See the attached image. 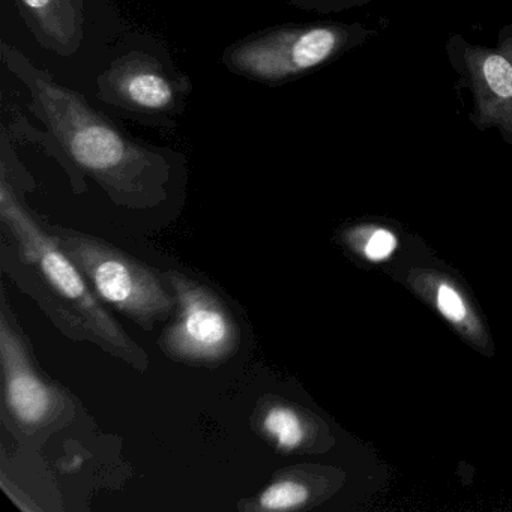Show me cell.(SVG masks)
<instances>
[{
	"label": "cell",
	"mask_w": 512,
	"mask_h": 512,
	"mask_svg": "<svg viewBox=\"0 0 512 512\" xmlns=\"http://www.w3.org/2000/svg\"><path fill=\"white\" fill-rule=\"evenodd\" d=\"M0 56L28 89L32 112L46 125L74 175L94 179L124 208H155L167 199L172 166L166 157L125 136L82 95L56 82L16 47L2 41Z\"/></svg>",
	"instance_id": "cell-1"
},
{
	"label": "cell",
	"mask_w": 512,
	"mask_h": 512,
	"mask_svg": "<svg viewBox=\"0 0 512 512\" xmlns=\"http://www.w3.org/2000/svg\"><path fill=\"white\" fill-rule=\"evenodd\" d=\"M0 220L10 241V248L4 244L2 268L40 305L50 322L70 340L94 344L139 373L148 371L146 350L109 313L49 226L17 197L5 173L0 184Z\"/></svg>",
	"instance_id": "cell-2"
},
{
	"label": "cell",
	"mask_w": 512,
	"mask_h": 512,
	"mask_svg": "<svg viewBox=\"0 0 512 512\" xmlns=\"http://www.w3.org/2000/svg\"><path fill=\"white\" fill-rule=\"evenodd\" d=\"M377 35V29L362 23L277 26L227 47L223 65L230 73L250 82L281 86L332 64Z\"/></svg>",
	"instance_id": "cell-3"
},
{
	"label": "cell",
	"mask_w": 512,
	"mask_h": 512,
	"mask_svg": "<svg viewBox=\"0 0 512 512\" xmlns=\"http://www.w3.org/2000/svg\"><path fill=\"white\" fill-rule=\"evenodd\" d=\"M49 229L104 305L148 332L175 316L176 296L164 272L97 236L61 226Z\"/></svg>",
	"instance_id": "cell-4"
},
{
	"label": "cell",
	"mask_w": 512,
	"mask_h": 512,
	"mask_svg": "<svg viewBox=\"0 0 512 512\" xmlns=\"http://www.w3.org/2000/svg\"><path fill=\"white\" fill-rule=\"evenodd\" d=\"M4 424L20 443H35L73 421V395L44 376L5 293L0 302Z\"/></svg>",
	"instance_id": "cell-5"
},
{
	"label": "cell",
	"mask_w": 512,
	"mask_h": 512,
	"mask_svg": "<svg viewBox=\"0 0 512 512\" xmlns=\"http://www.w3.org/2000/svg\"><path fill=\"white\" fill-rule=\"evenodd\" d=\"M176 296L172 322L158 338L161 352L190 367H218L239 349V328L223 299L179 271L164 272Z\"/></svg>",
	"instance_id": "cell-6"
},
{
	"label": "cell",
	"mask_w": 512,
	"mask_h": 512,
	"mask_svg": "<svg viewBox=\"0 0 512 512\" xmlns=\"http://www.w3.org/2000/svg\"><path fill=\"white\" fill-rule=\"evenodd\" d=\"M445 50L461 88L469 91L473 127L481 133L499 131L512 146V25L500 29L494 46L470 43L452 34Z\"/></svg>",
	"instance_id": "cell-7"
},
{
	"label": "cell",
	"mask_w": 512,
	"mask_h": 512,
	"mask_svg": "<svg viewBox=\"0 0 512 512\" xmlns=\"http://www.w3.org/2000/svg\"><path fill=\"white\" fill-rule=\"evenodd\" d=\"M101 101L136 115H170L179 109L181 88L163 65L143 52L115 59L97 80Z\"/></svg>",
	"instance_id": "cell-8"
},
{
	"label": "cell",
	"mask_w": 512,
	"mask_h": 512,
	"mask_svg": "<svg viewBox=\"0 0 512 512\" xmlns=\"http://www.w3.org/2000/svg\"><path fill=\"white\" fill-rule=\"evenodd\" d=\"M35 40L59 56L76 55L85 40L83 0H16Z\"/></svg>",
	"instance_id": "cell-9"
},
{
	"label": "cell",
	"mask_w": 512,
	"mask_h": 512,
	"mask_svg": "<svg viewBox=\"0 0 512 512\" xmlns=\"http://www.w3.org/2000/svg\"><path fill=\"white\" fill-rule=\"evenodd\" d=\"M251 425L278 454H299L313 440L310 415L275 395L260 398L251 415Z\"/></svg>",
	"instance_id": "cell-10"
},
{
	"label": "cell",
	"mask_w": 512,
	"mask_h": 512,
	"mask_svg": "<svg viewBox=\"0 0 512 512\" xmlns=\"http://www.w3.org/2000/svg\"><path fill=\"white\" fill-rule=\"evenodd\" d=\"M308 476L301 467L281 469L257 496L241 500L238 509L244 512H283L307 508L314 496Z\"/></svg>",
	"instance_id": "cell-11"
},
{
	"label": "cell",
	"mask_w": 512,
	"mask_h": 512,
	"mask_svg": "<svg viewBox=\"0 0 512 512\" xmlns=\"http://www.w3.org/2000/svg\"><path fill=\"white\" fill-rule=\"evenodd\" d=\"M436 304L440 313L449 320V322L463 325L467 320V305L460 293L451 286V284H440L436 292Z\"/></svg>",
	"instance_id": "cell-12"
},
{
	"label": "cell",
	"mask_w": 512,
	"mask_h": 512,
	"mask_svg": "<svg viewBox=\"0 0 512 512\" xmlns=\"http://www.w3.org/2000/svg\"><path fill=\"white\" fill-rule=\"evenodd\" d=\"M382 0H287L290 7L317 14H337Z\"/></svg>",
	"instance_id": "cell-13"
},
{
	"label": "cell",
	"mask_w": 512,
	"mask_h": 512,
	"mask_svg": "<svg viewBox=\"0 0 512 512\" xmlns=\"http://www.w3.org/2000/svg\"><path fill=\"white\" fill-rule=\"evenodd\" d=\"M395 248H397V238L394 233L385 229H377L376 232L371 233L370 238L362 247V251L371 262H379V260L388 259L394 253Z\"/></svg>",
	"instance_id": "cell-14"
}]
</instances>
